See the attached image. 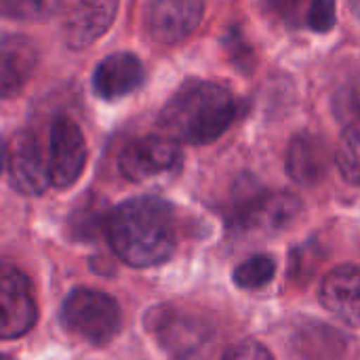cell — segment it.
Segmentation results:
<instances>
[{
  "label": "cell",
  "mask_w": 360,
  "mask_h": 360,
  "mask_svg": "<svg viewBox=\"0 0 360 360\" xmlns=\"http://www.w3.org/2000/svg\"><path fill=\"white\" fill-rule=\"evenodd\" d=\"M105 230L114 253L135 268L167 262L177 243L173 209L154 196H137L118 205Z\"/></svg>",
  "instance_id": "obj_1"
},
{
  "label": "cell",
  "mask_w": 360,
  "mask_h": 360,
  "mask_svg": "<svg viewBox=\"0 0 360 360\" xmlns=\"http://www.w3.org/2000/svg\"><path fill=\"white\" fill-rule=\"evenodd\" d=\"M236 120V99L226 84L209 80L184 82L160 112L165 135L205 146L219 139Z\"/></svg>",
  "instance_id": "obj_2"
},
{
  "label": "cell",
  "mask_w": 360,
  "mask_h": 360,
  "mask_svg": "<svg viewBox=\"0 0 360 360\" xmlns=\"http://www.w3.org/2000/svg\"><path fill=\"white\" fill-rule=\"evenodd\" d=\"M61 323L78 338L103 346L120 329V308L108 293L76 289L61 306Z\"/></svg>",
  "instance_id": "obj_3"
},
{
  "label": "cell",
  "mask_w": 360,
  "mask_h": 360,
  "mask_svg": "<svg viewBox=\"0 0 360 360\" xmlns=\"http://www.w3.org/2000/svg\"><path fill=\"white\" fill-rule=\"evenodd\" d=\"M181 162L179 141L169 135H146L124 146L118 158L120 173L135 184L167 175Z\"/></svg>",
  "instance_id": "obj_4"
},
{
  "label": "cell",
  "mask_w": 360,
  "mask_h": 360,
  "mask_svg": "<svg viewBox=\"0 0 360 360\" xmlns=\"http://www.w3.org/2000/svg\"><path fill=\"white\" fill-rule=\"evenodd\" d=\"M148 331L162 344V348L177 356L188 359L211 338V327L194 314H186L175 308H154L146 316Z\"/></svg>",
  "instance_id": "obj_5"
},
{
  "label": "cell",
  "mask_w": 360,
  "mask_h": 360,
  "mask_svg": "<svg viewBox=\"0 0 360 360\" xmlns=\"http://www.w3.org/2000/svg\"><path fill=\"white\" fill-rule=\"evenodd\" d=\"M6 175L11 186L27 196H38L51 186L49 156H44L40 141L30 131H19L6 141Z\"/></svg>",
  "instance_id": "obj_6"
},
{
  "label": "cell",
  "mask_w": 360,
  "mask_h": 360,
  "mask_svg": "<svg viewBox=\"0 0 360 360\" xmlns=\"http://www.w3.org/2000/svg\"><path fill=\"white\" fill-rule=\"evenodd\" d=\"M202 0H150L143 13L148 36L165 46L186 40L202 21Z\"/></svg>",
  "instance_id": "obj_7"
},
{
  "label": "cell",
  "mask_w": 360,
  "mask_h": 360,
  "mask_svg": "<svg viewBox=\"0 0 360 360\" xmlns=\"http://www.w3.org/2000/svg\"><path fill=\"white\" fill-rule=\"evenodd\" d=\"M49 169L55 188H70L78 181L86 165V141L76 122L57 118L49 133Z\"/></svg>",
  "instance_id": "obj_8"
},
{
  "label": "cell",
  "mask_w": 360,
  "mask_h": 360,
  "mask_svg": "<svg viewBox=\"0 0 360 360\" xmlns=\"http://www.w3.org/2000/svg\"><path fill=\"white\" fill-rule=\"evenodd\" d=\"M0 302H2V321H0L2 340L21 338L36 325L38 308L32 295V285L27 276L17 268L4 266Z\"/></svg>",
  "instance_id": "obj_9"
},
{
  "label": "cell",
  "mask_w": 360,
  "mask_h": 360,
  "mask_svg": "<svg viewBox=\"0 0 360 360\" xmlns=\"http://www.w3.org/2000/svg\"><path fill=\"white\" fill-rule=\"evenodd\" d=\"M300 198L289 192H253L238 202L234 221L245 230H281L300 215Z\"/></svg>",
  "instance_id": "obj_10"
},
{
  "label": "cell",
  "mask_w": 360,
  "mask_h": 360,
  "mask_svg": "<svg viewBox=\"0 0 360 360\" xmlns=\"http://www.w3.org/2000/svg\"><path fill=\"white\" fill-rule=\"evenodd\" d=\"M118 0H78L63 23V42L72 51H80L97 42L114 23Z\"/></svg>",
  "instance_id": "obj_11"
},
{
  "label": "cell",
  "mask_w": 360,
  "mask_h": 360,
  "mask_svg": "<svg viewBox=\"0 0 360 360\" xmlns=\"http://www.w3.org/2000/svg\"><path fill=\"white\" fill-rule=\"evenodd\" d=\"M143 80H146V70L137 55L127 51L112 53L95 68L93 91L97 97L105 101H114L137 91L143 84Z\"/></svg>",
  "instance_id": "obj_12"
},
{
  "label": "cell",
  "mask_w": 360,
  "mask_h": 360,
  "mask_svg": "<svg viewBox=\"0 0 360 360\" xmlns=\"http://www.w3.org/2000/svg\"><path fill=\"white\" fill-rule=\"evenodd\" d=\"M323 306L342 323L350 327L360 325V268L340 266L331 270L321 287Z\"/></svg>",
  "instance_id": "obj_13"
},
{
  "label": "cell",
  "mask_w": 360,
  "mask_h": 360,
  "mask_svg": "<svg viewBox=\"0 0 360 360\" xmlns=\"http://www.w3.org/2000/svg\"><path fill=\"white\" fill-rule=\"evenodd\" d=\"M38 63V51L32 40L17 34H6L0 44V84L2 97L8 99L19 93Z\"/></svg>",
  "instance_id": "obj_14"
},
{
  "label": "cell",
  "mask_w": 360,
  "mask_h": 360,
  "mask_svg": "<svg viewBox=\"0 0 360 360\" xmlns=\"http://www.w3.org/2000/svg\"><path fill=\"white\" fill-rule=\"evenodd\" d=\"M287 173L302 186H314L327 175L329 156L325 143L312 133H300L287 148Z\"/></svg>",
  "instance_id": "obj_15"
},
{
  "label": "cell",
  "mask_w": 360,
  "mask_h": 360,
  "mask_svg": "<svg viewBox=\"0 0 360 360\" xmlns=\"http://www.w3.org/2000/svg\"><path fill=\"white\" fill-rule=\"evenodd\" d=\"M335 162L348 184L360 186V124L346 127L335 150Z\"/></svg>",
  "instance_id": "obj_16"
},
{
  "label": "cell",
  "mask_w": 360,
  "mask_h": 360,
  "mask_svg": "<svg viewBox=\"0 0 360 360\" xmlns=\"http://www.w3.org/2000/svg\"><path fill=\"white\" fill-rule=\"evenodd\" d=\"M65 0H2V13L8 19L44 21L63 8Z\"/></svg>",
  "instance_id": "obj_17"
},
{
  "label": "cell",
  "mask_w": 360,
  "mask_h": 360,
  "mask_svg": "<svg viewBox=\"0 0 360 360\" xmlns=\"http://www.w3.org/2000/svg\"><path fill=\"white\" fill-rule=\"evenodd\" d=\"M274 272H276V264L272 257L255 255V257H249L247 262H243L234 270V283L240 289H262L264 285H268L272 281Z\"/></svg>",
  "instance_id": "obj_18"
},
{
  "label": "cell",
  "mask_w": 360,
  "mask_h": 360,
  "mask_svg": "<svg viewBox=\"0 0 360 360\" xmlns=\"http://www.w3.org/2000/svg\"><path fill=\"white\" fill-rule=\"evenodd\" d=\"M335 116L346 124H360V76L344 84L333 101Z\"/></svg>",
  "instance_id": "obj_19"
},
{
  "label": "cell",
  "mask_w": 360,
  "mask_h": 360,
  "mask_svg": "<svg viewBox=\"0 0 360 360\" xmlns=\"http://www.w3.org/2000/svg\"><path fill=\"white\" fill-rule=\"evenodd\" d=\"M338 23V11L335 0H310L306 27H310L316 34H327Z\"/></svg>",
  "instance_id": "obj_20"
},
{
  "label": "cell",
  "mask_w": 360,
  "mask_h": 360,
  "mask_svg": "<svg viewBox=\"0 0 360 360\" xmlns=\"http://www.w3.org/2000/svg\"><path fill=\"white\" fill-rule=\"evenodd\" d=\"M268 6L289 27H302L306 25L310 0H268Z\"/></svg>",
  "instance_id": "obj_21"
},
{
  "label": "cell",
  "mask_w": 360,
  "mask_h": 360,
  "mask_svg": "<svg viewBox=\"0 0 360 360\" xmlns=\"http://www.w3.org/2000/svg\"><path fill=\"white\" fill-rule=\"evenodd\" d=\"M224 360H274L272 354L257 342H240L232 346Z\"/></svg>",
  "instance_id": "obj_22"
},
{
  "label": "cell",
  "mask_w": 360,
  "mask_h": 360,
  "mask_svg": "<svg viewBox=\"0 0 360 360\" xmlns=\"http://www.w3.org/2000/svg\"><path fill=\"white\" fill-rule=\"evenodd\" d=\"M350 8H352L354 17L359 19V23H360V0H350Z\"/></svg>",
  "instance_id": "obj_23"
}]
</instances>
